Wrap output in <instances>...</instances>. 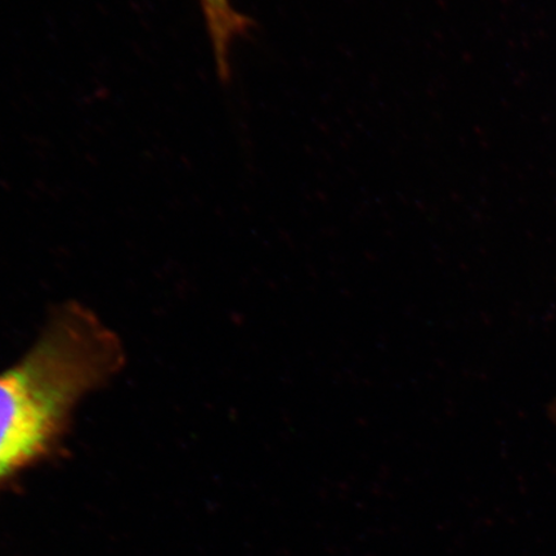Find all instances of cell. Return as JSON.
<instances>
[{
  "label": "cell",
  "instance_id": "6da1fadb",
  "mask_svg": "<svg viewBox=\"0 0 556 556\" xmlns=\"http://www.w3.org/2000/svg\"><path fill=\"white\" fill-rule=\"evenodd\" d=\"M122 340L79 303L53 312L31 350L0 372V483L51 452L79 402L119 372Z\"/></svg>",
  "mask_w": 556,
  "mask_h": 556
}]
</instances>
